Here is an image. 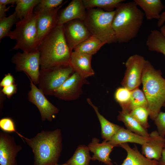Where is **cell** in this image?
<instances>
[{
    "label": "cell",
    "instance_id": "40",
    "mask_svg": "<svg viewBox=\"0 0 165 165\" xmlns=\"http://www.w3.org/2000/svg\"><path fill=\"white\" fill-rule=\"evenodd\" d=\"M16 0H0V4L6 6L7 5L13 4L16 3Z\"/></svg>",
    "mask_w": 165,
    "mask_h": 165
},
{
    "label": "cell",
    "instance_id": "15",
    "mask_svg": "<svg viewBox=\"0 0 165 165\" xmlns=\"http://www.w3.org/2000/svg\"><path fill=\"white\" fill-rule=\"evenodd\" d=\"M148 141L142 145V154L150 160L159 161L165 147V138L161 137L157 130L149 134Z\"/></svg>",
    "mask_w": 165,
    "mask_h": 165
},
{
    "label": "cell",
    "instance_id": "1",
    "mask_svg": "<svg viewBox=\"0 0 165 165\" xmlns=\"http://www.w3.org/2000/svg\"><path fill=\"white\" fill-rule=\"evenodd\" d=\"M31 148L34 154L33 165H56L62 149L60 129L42 130L35 136L21 138Z\"/></svg>",
    "mask_w": 165,
    "mask_h": 165
},
{
    "label": "cell",
    "instance_id": "13",
    "mask_svg": "<svg viewBox=\"0 0 165 165\" xmlns=\"http://www.w3.org/2000/svg\"><path fill=\"white\" fill-rule=\"evenodd\" d=\"M22 149L14 138L6 133L0 132V165H17L16 157Z\"/></svg>",
    "mask_w": 165,
    "mask_h": 165
},
{
    "label": "cell",
    "instance_id": "29",
    "mask_svg": "<svg viewBox=\"0 0 165 165\" xmlns=\"http://www.w3.org/2000/svg\"><path fill=\"white\" fill-rule=\"evenodd\" d=\"M148 102L145 96L143 91L138 87L131 90L130 102L126 110L124 111L129 113L136 108L142 107L148 108Z\"/></svg>",
    "mask_w": 165,
    "mask_h": 165
},
{
    "label": "cell",
    "instance_id": "37",
    "mask_svg": "<svg viewBox=\"0 0 165 165\" xmlns=\"http://www.w3.org/2000/svg\"><path fill=\"white\" fill-rule=\"evenodd\" d=\"M15 79L10 73L5 75L0 82V87H3L14 84Z\"/></svg>",
    "mask_w": 165,
    "mask_h": 165
},
{
    "label": "cell",
    "instance_id": "4",
    "mask_svg": "<svg viewBox=\"0 0 165 165\" xmlns=\"http://www.w3.org/2000/svg\"><path fill=\"white\" fill-rule=\"evenodd\" d=\"M143 91L147 99L150 118L154 120L165 103V79L160 70L145 62L142 77Z\"/></svg>",
    "mask_w": 165,
    "mask_h": 165
},
{
    "label": "cell",
    "instance_id": "3",
    "mask_svg": "<svg viewBox=\"0 0 165 165\" xmlns=\"http://www.w3.org/2000/svg\"><path fill=\"white\" fill-rule=\"evenodd\" d=\"M145 14L134 1L121 3L115 9L112 26L117 42L127 43L135 38Z\"/></svg>",
    "mask_w": 165,
    "mask_h": 165
},
{
    "label": "cell",
    "instance_id": "28",
    "mask_svg": "<svg viewBox=\"0 0 165 165\" xmlns=\"http://www.w3.org/2000/svg\"><path fill=\"white\" fill-rule=\"evenodd\" d=\"M41 0H16L15 12L19 20L34 12L35 6Z\"/></svg>",
    "mask_w": 165,
    "mask_h": 165
},
{
    "label": "cell",
    "instance_id": "43",
    "mask_svg": "<svg viewBox=\"0 0 165 165\" xmlns=\"http://www.w3.org/2000/svg\"><path fill=\"white\" fill-rule=\"evenodd\" d=\"M56 165H68L66 163H63V164H57Z\"/></svg>",
    "mask_w": 165,
    "mask_h": 165
},
{
    "label": "cell",
    "instance_id": "26",
    "mask_svg": "<svg viewBox=\"0 0 165 165\" xmlns=\"http://www.w3.org/2000/svg\"><path fill=\"white\" fill-rule=\"evenodd\" d=\"M87 146L79 145L72 156L66 163L68 165H89L91 157Z\"/></svg>",
    "mask_w": 165,
    "mask_h": 165
},
{
    "label": "cell",
    "instance_id": "32",
    "mask_svg": "<svg viewBox=\"0 0 165 165\" xmlns=\"http://www.w3.org/2000/svg\"><path fill=\"white\" fill-rule=\"evenodd\" d=\"M129 113L145 129H147L149 127L148 121L149 113L147 108H137L131 111Z\"/></svg>",
    "mask_w": 165,
    "mask_h": 165
},
{
    "label": "cell",
    "instance_id": "9",
    "mask_svg": "<svg viewBox=\"0 0 165 165\" xmlns=\"http://www.w3.org/2000/svg\"><path fill=\"white\" fill-rule=\"evenodd\" d=\"M146 60L141 55L134 54L130 57L125 63L124 76L121 82L122 86L132 90L138 87L141 83V77Z\"/></svg>",
    "mask_w": 165,
    "mask_h": 165
},
{
    "label": "cell",
    "instance_id": "2",
    "mask_svg": "<svg viewBox=\"0 0 165 165\" xmlns=\"http://www.w3.org/2000/svg\"><path fill=\"white\" fill-rule=\"evenodd\" d=\"M41 69L69 65L72 52L67 44L63 25H57L38 46Z\"/></svg>",
    "mask_w": 165,
    "mask_h": 165
},
{
    "label": "cell",
    "instance_id": "8",
    "mask_svg": "<svg viewBox=\"0 0 165 165\" xmlns=\"http://www.w3.org/2000/svg\"><path fill=\"white\" fill-rule=\"evenodd\" d=\"M11 61L16 71L24 72L35 84H38L40 70L38 50L31 53L18 52L13 56Z\"/></svg>",
    "mask_w": 165,
    "mask_h": 165
},
{
    "label": "cell",
    "instance_id": "24",
    "mask_svg": "<svg viewBox=\"0 0 165 165\" xmlns=\"http://www.w3.org/2000/svg\"><path fill=\"white\" fill-rule=\"evenodd\" d=\"M106 44L96 37L91 35L77 46L73 50L92 56Z\"/></svg>",
    "mask_w": 165,
    "mask_h": 165
},
{
    "label": "cell",
    "instance_id": "18",
    "mask_svg": "<svg viewBox=\"0 0 165 165\" xmlns=\"http://www.w3.org/2000/svg\"><path fill=\"white\" fill-rule=\"evenodd\" d=\"M99 142V139L94 138L88 145L89 151L93 153L91 160H97L106 165H113L109 156L113 148L116 146L105 140L101 143Z\"/></svg>",
    "mask_w": 165,
    "mask_h": 165
},
{
    "label": "cell",
    "instance_id": "21",
    "mask_svg": "<svg viewBox=\"0 0 165 165\" xmlns=\"http://www.w3.org/2000/svg\"><path fill=\"white\" fill-rule=\"evenodd\" d=\"M134 1L142 9L147 20L159 19L161 13L164 9L160 0H134Z\"/></svg>",
    "mask_w": 165,
    "mask_h": 165
},
{
    "label": "cell",
    "instance_id": "25",
    "mask_svg": "<svg viewBox=\"0 0 165 165\" xmlns=\"http://www.w3.org/2000/svg\"><path fill=\"white\" fill-rule=\"evenodd\" d=\"M146 43L149 50L162 53L165 56V37L160 31L152 30Z\"/></svg>",
    "mask_w": 165,
    "mask_h": 165
},
{
    "label": "cell",
    "instance_id": "42",
    "mask_svg": "<svg viewBox=\"0 0 165 165\" xmlns=\"http://www.w3.org/2000/svg\"><path fill=\"white\" fill-rule=\"evenodd\" d=\"M160 31L165 37V25H163L160 28Z\"/></svg>",
    "mask_w": 165,
    "mask_h": 165
},
{
    "label": "cell",
    "instance_id": "12",
    "mask_svg": "<svg viewBox=\"0 0 165 165\" xmlns=\"http://www.w3.org/2000/svg\"><path fill=\"white\" fill-rule=\"evenodd\" d=\"M63 25L64 36L72 52L77 46L91 36L82 21L74 20Z\"/></svg>",
    "mask_w": 165,
    "mask_h": 165
},
{
    "label": "cell",
    "instance_id": "5",
    "mask_svg": "<svg viewBox=\"0 0 165 165\" xmlns=\"http://www.w3.org/2000/svg\"><path fill=\"white\" fill-rule=\"evenodd\" d=\"M38 13L35 12L16 24L15 28L7 37L16 41L12 50H21L23 52L31 53L38 50L36 22Z\"/></svg>",
    "mask_w": 165,
    "mask_h": 165
},
{
    "label": "cell",
    "instance_id": "19",
    "mask_svg": "<svg viewBox=\"0 0 165 165\" xmlns=\"http://www.w3.org/2000/svg\"><path fill=\"white\" fill-rule=\"evenodd\" d=\"M149 139V137L141 136L121 127L107 141L116 146H118L120 144L127 142L135 143L142 145L147 142Z\"/></svg>",
    "mask_w": 165,
    "mask_h": 165
},
{
    "label": "cell",
    "instance_id": "35",
    "mask_svg": "<svg viewBox=\"0 0 165 165\" xmlns=\"http://www.w3.org/2000/svg\"><path fill=\"white\" fill-rule=\"evenodd\" d=\"M154 121L159 134L161 137L164 138L165 136V112L160 111L155 119Z\"/></svg>",
    "mask_w": 165,
    "mask_h": 165
},
{
    "label": "cell",
    "instance_id": "22",
    "mask_svg": "<svg viewBox=\"0 0 165 165\" xmlns=\"http://www.w3.org/2000/svg\"><path fill=\"white\" fill-rule=\"evenodd\" d=\"M87 101L94 109L99 121L101 128V138L104 140L108 141L121 127L111 122L101 115L98 111V107L94 105L90 98H87Z\"/></svg>",
    "mask_w": 165,
    "mask_h": 165
},
{
    "label": "cell",
    "instance_id": "27",
    "mask_svg": "<svg viewBox=\"0 0 165 165\" xmlns=\"http://www.w3.org/2000/svg\"><path fill=\"white\" fill-rule=\"evenodd\" d=\"M86 9L97 7L107 12L114 11L124 0H82Z\"/></svg>",
    "mask_w": 165,
    "mask_h": 165
},
{
    "label": "cell",
    "instance_id": "14",
    "mask_svg": "<svg viewBox=\"0 0 165 165\" xmlns=\"http://www.w3.org/2000/svg\"><path fill=\"white\" fill-rule=\"evenodd\" d=\"M62 5L53 9L36 12L38 14L36 25L38 46L45 38L57 25L58 13Z\"/></svg>",
    "mask_w": 165,
    "mask_h": 165
},
{
    "label": "cell",
    "instance_id": "7",
    "mask_svg": "<svg viewBox=\"0 0 165 165\" xmlns=\"http://www.w3.org/2000/svg\"><path fill=\"white\" fill-rule=\"evenodd\" d=\"M74 72L69 65L40 69L38 88L45 95H53Z\"/></svg>",
    "mask_w": 165,
    "mask_h": 165
},
{
    "label": "cell",
    "instance_id": "17",
    "mask_svg": "<svg viewBox=\"0 0 165 165\" xmlns=\"http://www.w3.org/2000/svg\"><path fill=\"white\" fill-rule=\"evenodd\" d=\"M92 57V55L73 51L71 54L69 65L74 72L86 79L95 74L91 66Z\"/></svg>",
    "mask_w": 165,
    "mask_h": 165
},
{
    "label": "cell",
    "instance_id": "6",
    "mask_svg": "<svg viewBox=\"0 0 165 165\" xmlns=\"http://www.w3.org/2000/svg\"><path fill=\"white\" fill-rule=\"evenodd\" d=\"M115 10L107 12L98 8L87 9L83 22L91 35L106 44L117 43L112 26Z\"/></svg>",
    "mask_w": 165,
    "mask_h": 165
},
{
    "label": "cell",
    "instance_id": "11",
    "mask_svg": "<svg viewBox=\"0 0 165 165\" xmlns=\"http://www.w3.org/2000/svg\"><path fill=\"white\" fill-rule=\"evenodd\" d=\"M88 84L89 82L86 79L74 72L54 92L53 95L64 101L75 100L78 99L82 94L83 85Z\"/></svg>",
    "mask_w": 165,
    "mask_h": 165
},
{
    "label": "cell",
    "instance_id": "39",
    "mask_svg": "<svg viewBox=\"0 0 165 165\" xmlns=\"http://www.w3.org/2000/svg\"><path fill=\"white\" fill-rule=\"evenodd\" d=\"M164 9V11L161 13L160 17L158 20L157 25L158 27H161L165 23V6Z\"/></svg>",
    "mask_w": 165,
    "mask_h": 165
},
{
    "label": "cell",
    "instance_id": "23",
    "mask_svg": "<svg viewBox=\"0 0 165 165\" xmlns=\"http://www.w3.org/2000/svg\"><path fill=\"white\" fill-rule=\"evenodd\" d=\"M117 119L122 122L127 129L136 134L145 137H149V134L128 112L122 110L119 112Z\"/></svg>",
    "mask_w": 165,
    "mask_h": 165
},
{
    "label": "cell",
    "instance_id": "34",
    "mask_svg": "<svg viewBox=\"0 0 165 165\" xmlns=\"http://www.w3.org/2000/svg\"><path fill=\"white\" fill-rule=\"evenodd\" d=\"M0 128L2 131L6 133H16L21 138L22 135L16 131L14 122L9 117H4L0 119Z\"/></svg>",
    "mask_w": 165,
    "mask_h": 165
},
{
    "label": "cell",
    "instance_id": "30",
    "mask_svg": "<svg viewBox=\"0 0 165 165\" xmlns=\"http://www.w3.org/2000/svg\"><path fill=\"white\" fill-rule=\"evenodd\" d=\"M18 19L15 11L9 16L0 19V40L7 36L9 33L11 31V29L13 25L18 21Z\"/></svg>",
    "mask_w": 165,
    "mask_h": 165
},
{
    "label": "cell",
    "instance_id": "45",
    "mask_svg": "<svg viewBox=\"0 0 165 165\" xmlns=\"http://www.w3.org/2000/svg\"><path fill=\"white\" fill-rule=\"evenodd\" d=\"M164 148H165V147Z\"/></svg>",
    "mask_w": 165,
    "mask_h": 165
},
{
    "label": "cell",
    "instance_id": "33",
    "mask_svg": "<svg viewBox=\"0 0 165 165\" xmlns=\"http://www.w3.org/2000/svg\"><path fill=\"white\" fill-rule=\"evenodd\" d=\"M63 1V0H41L35 8L34 12L38 13L55 9L62 5Z\"/></svg>",
    "mask_w": 165,
    "mask_h": 165
},
{
    "label": "cell",
    "instance_id": "16",
    "mask_svg": "<svg viewBox=\"0 0 165 165\" xmlns=\"http://www.w3.org/2000/svg\"><path fill=\"white\" fill-rule=\"evenodd\" d=\"M82 0H72L58 13V25H62L70 21L85 20L86 12Z\"/></svg>",
    "mask_w": 165,
    "mask_h": 165
},
{
    "label": "cell",
    "instance_id": "38",
    "mask_svg": "<svg viewBox=\"0 0 165 165\" xmlns=\"http://www.w3.org/2000/svg\"><path fill=\"white\" fill-rule=\"evenodd\" d=\"M11 6L7 7L6 6L0 4V19L6 17V12Z\"/></svg>",
    "mask_w": 165,
    "mask_h": 165
},
{
    "label": "cell",
    "instance_id": "36",
    "mask_svg": "<svg viewBox=\"0 0 165 165\" xmlns=\"http://www.w3.org/2000/svg\"><path fill=\"white\" fill-rule=\"evenodd\" d=\"M17 90V85L14 84L3 87L1 92L4 95H6L8 98H10L16 93Z\"/></svg>",
    "mask_w": 165,
    "mask_h": 165
},
{
    "label": "cell",
    "instance_id": "44",
    "mask_svg": "<svg viewBox=\"0 0 165 165\" xmlns=\"http://www.w3.org/2000/svg\"><path fill=\"white\" fill-rule=\"evenodd\" d=\"M163 106L165 107V103H164Z\"/></svg>",
    "mask_w": 165,
    "mask_h": 165
},
{
    "label": "cell",
    "instance_id": "10",
    "mask_svg": "<svg viewBox=\"0 0 165 165\" xmlns=\"http://www.w3.org/2000/svg\"><path fill=\"white\" fill-rule=\"evenodd\" d=\"M29 79L30 90L28 94V101L37 107L42 122H51L55 115L59 112V109L49 101L43 93Z\"/></svg>",
    "mask_w": 165,
    "mask_h": 165
},
{
    "label": "cell",
    "instance_id": "41",
    "mask_svg": "<svg viewBox=\"0 0 165 165\" xmlns=\"http://www.w3.org/2000/svg\"><path fill=\"white\" fill-rule=\"evenodd\" d=\"M158 162L159 165H165V148L163 151L161 158Z\"/></svg>",
    "mask_w": 165,
    "mask_h": 165
},
{
    "label": "cell",
    "instance_id": "31",
    "mask_svg": "<svg viewBox=\"0 0 165 165\" xmlns=\"http://www.w3.org/2000/svg\"><path fill=\"white\" fill-rule=\"evenodd\" d=\"M131 95V90L125 87H119L116 90L114 95V98L120 105L122 110H126Z\"/></svg>",
    "mask_w": 165,
    "mask_h": 165
},
{
    "label": "cell",
    "instance_id": "20",
    "mask_svg": "<svg viewBox=\"0 0 165 165\" xmlns=\"http://www.w3.org/2000/svg\"><path fill=\"white\" fill-rule=\"evenodd\" d=\"M126 151L127 156L121 165H159L158 161L150 160L141 154L137 147L132 148L127 143L119 145Z\"/></svg>",
    "mask_w": 165,
    "mask_h": 165
}]
</instances>
